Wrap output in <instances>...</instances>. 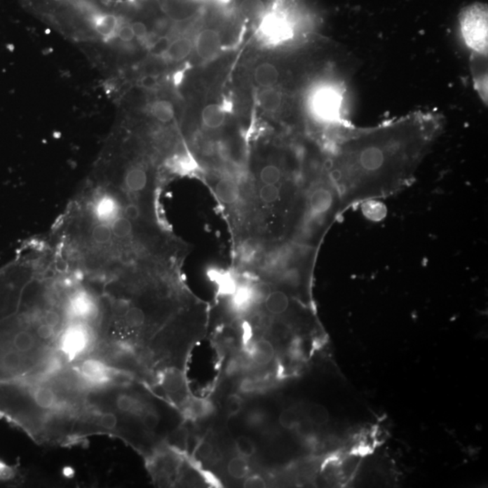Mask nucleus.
I'll list each match as a JSON object with an SVG mask.
<instances>
[{
    "instance_id": "obj_1",
    "label": "nucleus",
    "mask_w": 488,
    "mask_h": 488,
    "mask_svg": "<svg viewBox=\"0 0 488 488\" xmlns=\"http://www.w3.org/2000/svg\"><path fill=\"white\" fill-rule=\"evenodd\" d=\"M443 128L440 114L417 111L374 127L349 123L334 130L322 168L339 196L341 215L411 186Z\"/></svg>"
},
{
    "instance_id": "obj_2",
    "label": "nucleus",
    "mask_w": 488,
    "mask_h": 488,
    "mask_svg": "<svg viewBox=\"0 0 488 488\" xmlns=\"http://www.w3.org/2000/svg\"><path fill=\"white\" fill-rule=\"evenodd\" d=\"M75 320L70 285L48 268L36 267L18 311L0 322V381L67 365L59 345Z\"/></svg>"
},
{
    "instance_id": "obj_3",
    "label": "nucleus",
    "mask_w": 488,
    "mask_h": 488,
    "mask_svg": "<svg viewBox=\"0 0 488 488\" xmlns=\"http://www.w3.org/2000/svg\"><path fill=\"white\" fill-rule=\"evenodd\" d=\"M90 386L75 364L0 381V416L41 445H71Z\"/></svg>"
},
{
    "instance_id": "obj_4",
    "label": "nucleus",
    "mask_w": 488,
    "mask_h": 488,
    "mask_svg": "<svg viewBox=\"0 0 488 488\" xmlns=\"http://www.w3.org/2000/svg\"><path fill=\"white\" fill-rule=\"evenodd\" d=\"M39 18L79 48L101 42L114 0H20Z\"/></svg>"
},
{
    "instance_id": "obj_5",
    "label": "nucleus",
    "mask_w": 488,
    "mask_h": 488,
    "mask_svg": "<svg viewBox=\"0 0 488 488\" xmlns=\"http://www.w3.org/2000/svg\"><path fill=\"white\" fill-rule=\"evenodd\" d=\"M311 109L318 121L330 125L332 130L346 126V89L340 83H327L313 93Z\"/></svg>"
},
{
    "instance_id": "obj_6",
    "label": "nucleus",
    "mask_w": 488,
    "mask_h": 488,
    "mask_svg": "<svg viewBox=\"0 0 488 488\" xmlns=\"http://www.w3.org/2000/svg\"><path fill=\"white\" fill-rule=\"evenodd\" d=\"M36 259L32 264L11 265L0 271V322L18 311L25 287L32 278Z\"/></svg>"
},
{
    "instance_id": "obj_7",
    "label": "nucleus",
    "mask_w": 488,
    "mask_h": 488,
    "mask_svg": "<svg viewBox=\"0 0 488 488\" xmlns=\"http://www.w3.org/2000/svg\"><path fill=\"white\" fill-rule=\"evenodd\" d=\"M463 41L473 55L487 57V6L475 3L463 9L459 18Z\"/></svg>"
},
{
    "instance_id": "obj_8",
    "label": "nucleus",
    "mask_w": 488,
    "mask_h": 488,
    "mask_svg": "<svg viewBox=\"0 0 488 488\" xmlns=\"http://www.w3.org/2000/svg\"><path fill=\"white\" fill-rule=\"evenodd\" d=\"M222 40L220 34L214 29H205L197 36L195 48L197 55L203 61L214 59L220 52Z\"/></svg>"
},
{
    "instance_id": "obj_9",
    "label": "nucleus",
    "mask_w": 488,
    "mask_h": 488,
    "mask_svg": "<svg viewBox=\"0 0 488 488\" xmlns=\"http://www.w3.org/2000/svg\"><path fill=\"white\" fill-rule=\"evenodd\" d=\"M215 195L224 205H234L240 196L239 184L230 177H223L215 184Z\"/></svg>"
},
{
    "instance_id": "obj_10",
    "label": "nucleus",
    "mask_w": 488,
    "mask_h": 488,
    "mask_svg": "<svg viewBox=\"0 0 488 488\" xmlns=\"http://www.w3.org/2000/svg\"><path fill=\"white\" fill-rule=\"evenodd\" d=\"M193 42L187 37L171 40L163 59L165 61L177 62L189 57L193 50Z\"/></svg>"
},
{
    "instance_id": "obj_11",
    "label": "nucleus",
    "mask_w": 488,
    "mask_h": 488,
    "mask_svg": "<svg viewBox=\"0 0 488 488\" xmlns=\"http://www.w3.org/2000/svg\"><path fill=\"white\" fill-rule=\"evenodd\" d=\"M148 111L154 120L163 124L170 123L176 115L173 103L168 100L158 99L150 102Z\"/></svg>"
},
{
    "instance_id": "obj_12",
    "label": "nucleus",
    "mask_w": 488,
    "mask_h": 488,
    "mask_svg": "<svg viewBox=\"0 0 488 488\" xmlns=\"http://www.w3.org/2000/svg\"><path fill=\"white\" fill-rule=\"evenodd\" d=\"M255 79L256 83L262 88L273 87L280 79V74L275 65L271 62H264L255 69Z\"/></svg>"
},
{
    "instance_id": "obj_13",
    "label": "nucleus",
    "mask_w": 488,
    "mask_h": 488,
    "mask_svg": "<svg viewBox=\"0 0 488 488\" xmlns=\"http://www.w3.org/2000/svg\"><path fill=\"white\" fill-rule=\"evenodd\" d=\"M201 117L205 126L209 129H218L225 121V111L220 104L212 103L203 109Z\"/></svg>"
},
{
    "instance_id": "obj_14",
    "label": "nucleus",
    "mask_w": 488,
    "mask_h": 488,
    "mask_svg": "<svg viewBox=\"0 0 488 488\" xmlns=\"http://www.w3.org/2000/svg\"><path fill=\"white\" fill-rule=\"evenodd\" d=\"M259 106L266 112L277 111L283 102V96L274 87L264 88L258 95Z\"/></svg>"
},
{
    "instance_id": "obj_15",
    "label": "nucleus",
    "mask_w": 488,
    "mask_h": 488,
    "mask_svg": "<svg viewBox=\"0 0 488 488\" xmlns=\"http://www.w3.org/2000/svg\"><path fill=\"white\" fill-rule=\"evenodd\" d=\"M275 350L270 341L261 339L252 347V361L258 365H266L273 359Z\"/></svg>"
},
{
    "instance_id": "obj_16",
    "label": "nucleus",
    "mask_w": 488,
    "mask_h": 488,
    "mask_svg": "<svg viewBox=\"0 0 488 488\" xmlns=\"http://www.w3.org/2000/svg\"><path fill=\"white\" fill-rule=\"evenodd\" d=\"M264 304L267 311L271 314L280 315L289 309L290 299L286 293L276 290V292H271L265 300Z\"/></svg>"
},
{
    "instance_id": "obj_17",
    "label": "nucleus",
    "mask_w": 488,
    "mask_h": 488,
    "mask_svg": "<svg viewBox=\"0 0 488 488\" xmlns=\"http://www.w3.org/2000/svg\"><path fill=\"white\" fill-rule=\"evenodd\" d=\"M240 13L250 21H259L264 17L266 8L262 0H243L240 6Z\"/></svg>"
},
{
    "instance_id": "obj_18",
    "label": "nucleus",
    "mask_w": 488,
    "mask_h": 488,
    "mask_svg": "<svg viewBox=\"0 0 488 488\" xmlns=\"http://www.w3.org/2000/svg\"><path fill=\"white\" fill-rule=\"evenodd\" d=\"M228 472L234 478L243 480L246 477L250 472L248 462L243 458H234L231 459L227 466Z\"/></svg>"
},
{
    "instance_id": "obj_19",
    "label": "nucleus",
    "mask_w": 488,
    "mask_h": 488,
    "mask_svg": "<svg viewBox=\"0 0 488 488\" xmlns=\"http://www.w3.org/2000/svg\"><path fill=\"white\" fill-rule=\"evenodd\" d=\"M308 416L309 421L318 426H322L330 421V414H328L327 409L320 405H312L309 409Z\"/></svg>"
},
{
    "instance_id": "obj_20",
    "label": "nucleus",
    "mask_w": 488,
    "mask_h": 488,
    "mask_svg": "<svg viewBox=\"0 0 488 488\" xmlns=\"http://www.w3.org/2000/svg\"><path fill=\"white\" fill-rule=\"evenodd\" d=\"M281 177H283V173H281L280 168L274 165H266L259 174L262 182L265 184H277L280 183Z\"/></svg>"
},
{
    "instance_id": "obj_21",
    "label": "nucleus",
    "mask_w": 488,
    "mask_h": 488,
    "mask_svg": "<svg viewBox=\"0 0 488 488\" xmlns=\"http://www.w3.org/2000/svg\"><path fill=\"white\" fill-rule=\"evenodd\" d=\"M259 198L266 203H273L280 198V189L277 184H265L259 189Z\"/></svg>"
},
{
    "instance_id": "obj_22",
    "label": "nucleus",
    "mask_w": 488,
    "mask_h": 488,
    "mask_svg": "<svg viewBox=\"0 0 488 488\" xmlns=\"http://www.w3.org/2000/svg\"><path fill=\"white\" fill-rule=\"evenodd\" d=\"M249 290L252 301L257 303H264L271 292L270 285L264 283L253 285Z\"/></svg>"
},
{
    "instance_id": "obj_23",
    "label": "nucleus",
    "mask_w": 488,
    "mask_h": 488,
    "mask_svg": "<svg viewBox=\"0 0 488 488\" xmlns=\"http://www.w3.org/2000/svg\"><path fill=\"white\" fill-rule=\"evenodd\" d=\"M236 446L238 453L243 458H250V456L255 455L256 452L255 442L245 436L237 438Z\"/></svg>"
},
{
    "instance_id": "obj_24",
    "label": "nucleus",
    "mask_w": 488,
    "mask_h": 488,
    "mask_svg": "<svg viewBox=\"0 0 488 488\" xmlns=\"http://www.w3.org/2000/svg\"><path fill=\"white\" fill-rule=\"evenodd\" d=\"M299 417L298 412L292 408L284 409L280 415V423L284 428L292 430L298 426Z\"/></svg>"
},
{
    "instance_id": "obj_25",
    "label": "nucleus",
    "mask_w": 488,
    "mask_h": 488,
    "mask_svg": "<svg viewBox=\"0 0 488 488\" xmlns=\"http://www.w3.org/2000/svg\"><path fill=\"white\" fill-rule=\"evenodd\" d=\"M228 414L230 416H236L240 414L243 409V400L237 394H231L228 397L226 402Z\"/></svg>"
},
{
    "instance_id": "obj_26",
    "label": "nucleus",
    "mask_w": 488,
    "mask_h": 488,
    "mask_svg": "<svg viewBox=\"0 0 488 488\" xmlns=\"http://www.w3.org/2000/svg\"><path fill=\"white\" fill-rule=\"evenodd\" d=\"M259 251V243L255 240H248L243 243L242 253L243 259H251Z\"/></svg>"
},
{
    "instance_id": "obj_27",
    "label": "nucleus",
    "mask_w": 488,
    "mask_h": 488,
    "mask_svg": "<svg viewBox=\"0 0 488 488\" xmlns=\"http://www.w3.org/2000/svg\"><path fill=\"white\" fill-rule=\"evenodd\" d=\"M243 487L245 488H264L266 487V482L264 478L259 475H253L248 477L244 482Z\"/></svg>"
},
{
    "instance_id": "obj_28",
    "label": "nucleus",
    "mask_w": 488,
    "mask_h": 488,
    "mask_svg": "<svg viewBox=\"0 0 488 488\" xmlns=\"http://www.w3.org/2000/svg\"><path fill=\"white\" fill-rule=\"evenodd\" d=\"M223 1H228V0H223Z\"/></svg>"
}]
</instances>
